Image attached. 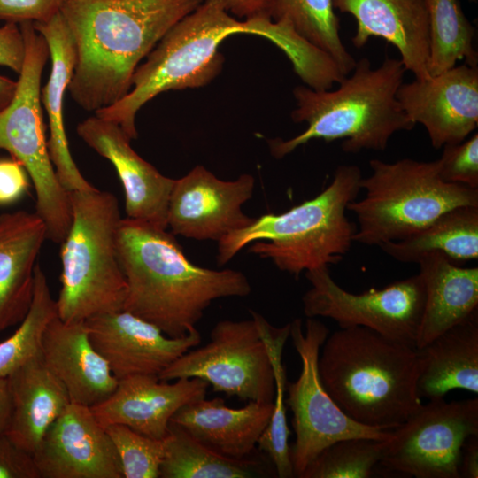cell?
<instances>
[{"mask_svg":"<svg viewBox=\"0 0 478 478\" xmlns=\"http://www.w3.org/2000/svg\"><path fill=\"white\" fill-rule=\"evenodd\" d=\"M271 18L283 22L302 39L329 56L347 76L356 60L340 36V19L332 0H272Z\"/></svg>","mask_w":478,"mask_h":478,"instance_id":"30","label":"cell"},{"mask_svg":"<svg viewBox=\"0 0 478 478\" xmlns=\"http://www.w3.org/2000/svg\"><path fill=\"white\" fill-rule=\"evenodd\" d=\"M385 442L366 437L337 441L322 450L300 478H369L381 461Z\"/></svg>","mask_w":478,"mask_h":478,"instance_id":"34","label":"cell"},{"mask_svg":"<svg viewBox=\"0 0 478 478\" xmlns=\"http://www.w3.org/2000/svg\"><path fill=\"white\" fill-rule=\"evenodd\" d=\"M46 227L36 212L0 215V334L26 317L34 294L35 268Z\"/></svg>","mask_w":478,"mask_h":478,"instance_id":"22","label":"cell"},{"mask_svg":"<svg viewBox=\"0 0 478 478\" xmlns=\"http://www.w3.org/2000/svg\"><path fill=\"white\" fill-rule=\"evenodd\" d=\"M254 188L251 174L223 181L203 166H197L174 181L167 227L175 235L218 243L253 221L254 218L244 214L242 207L252 197Z\"/></svg>","mask_w":478,"mask_h":478,"instance_id":"14","label":"cell"},{"mask_svg":"<svg viewBox=\"0 0 478 478\" xmlns=\"http://www.w3.org/2000/svg\"><path fill=\"white\" fill-rule=\"evenodd\" d=\"M437 162L443 181L478 189V134L461 143L444 145Z\"/></svg>","mask_w":478,"mask_h":478,"instance_id":"36","label":"cell"},{"mask_svg":"<svg viewBox=\"0 0 478 478\" xmlns=\"http://www.w3.org/2000/svg\"><path fill=\"white\" fill-rule=\"evenodd\" d=\"M12 412L5 434L33 456L50 426L71 403L39 354L7 377Z\"/></svg>","mask_w":478,"mask_h":478,"instance_id":"25","label":"cell"},{"mask_svg":"<svg viewBox=\"0 0 478 478\" xmlns=\"http://www.w3.org/2000/svg\"><path fill=\"white\" fill-rule=\"evenodd\" d=\"M425 303L415 342L420 349L478 310V268L461 267L441 253L421 258Z\"/></svg>","mask_w":478,"mask_h":478,"instance_id":"27","label":"cell"},{"mask_svg":"<svg viewBox=\"0 0 478 478\" xmlns=\"http://www.w3.org/2000/svg\"><path fill=\"white\" fill-rule=\"evenodd\" d=\"M0 478H40L33 456L0 435Z\"/></svg>","mask_w":478,"mask_h":478,"instance_id":"38","label":"cell"},{"mask_svg":"<svg viewBox=\"0 0 478 478\" xmlns=\"http://www.w3.org/2000/svg\"><path fill=\"white\" fill-rule=\"evenodd\" d=\"M328 328L316 318L290 322L293 345L301 360L298 378L289 383L286 405L290 408L296 435L289 446L294 476L299 477L317 455L330 444L343 439L366 437L387 440L391 430L360 424L335 404L324 389L318 372L320 351L328 335Z\"/></svg>","mask_w":478,"mask_h":478,"instance_id":"10","label":"cell"},{"mask_svg":"<svg viewBox=\"0 0 478 478\" xmlns=\"http://www.w3.org/2000/svg\"><path fill=\"white\" fill-rule=\"evenodd\" d=\"M396 97L408 118L426 128L433 148L461 143L478 125V67L464 63L403 82Z\"/></svg>","mask_w":478,"mask_h":478,"instance_id":"15","label":"cell"},{"mask_svg":"<svg viewBox=\"0 0 478 478\" xmlns=\"http://www.w3.org/2000/svg\"><path fill=\"white\" fill-rule=\"evenodd\" d=\"M417 350V390L429 400L454 389L478 393V310Z\"/></svg>","mask_w":478,"mask_h":478,"instance_id":"26","label":"cell"},{"mask_svg":"<svg viewBox=\"0 0 478 478\" xmlns=\"http://www.w3.org/2000/svg\"><path fill=\"white\" fill-rule=\"evenodd\" d=\"M361 178L358 166H339L329 185L314 197L281 214L254 218L247 227L220 240L218 264H227L249 244L250 252L296 277L340 262L357 230L345 212L360 190Z\"/></svg>","mask_w":478,"mask_h":478,"instance_id":"6","label":"cell"},{"mask_svg":"<svg viewBox=\"0 0 478 478\" xmlns=\"http://www.w3.org/2000/svg\"><path fill=\"white\" fill-rule=\"evenodd\" d=\"M352 71L334 90L307 86L293 89L297 107L291 118L297 123L306 122L307 127L290 139L268 140L275 158H284L313 139H343L342 150L346 153L384 150L395 133L414 127L396 97L406 72L400 58L386 57L374 69L370 60L362 58Z\"/></svg>","mask_w":478,"mask_h":478,"instance_id":"5","label":"cell"},{"mask_svg":"<svg viewBox=\"0 0 478 478\" xmlns=\"http://www.w3.org/2000/svg\"><path fill=\"white\" fill-rule=\"evenodd\" d=\"M254 313L269 351L275 386L273 412L257 449L270 459L277 477L290 478L294 477V473L289 455V429L285 403L286 374L282 363V351L289 337L290 323L281 328L274 327L261 314Z\"/></svg>","mask_w":478,"mask_h":478,"instance_id":"32","label":"cell"},{"mask_svg":"<svg viewBox=\"0 0 478 478\" xmlns=\"http://www.w3.org/2000/svg\"><path fill=\"white\" fill-rule=\"evenodd\" d=\"M335 9L351 14L357 29L352 44L363 48L374 36L397 49L406 71L427 80L429 26L425 0H332Z\"/></svg>","mask_w":478,"mask_h":478,"instance_id":"20","label":"cell"},{"mask_svg":"<svg viewBox=\"0 0 478 478\" xmlns=\"http://www.w3.org/2000/svg\"><path fill=\"white\" fill-rule=\"evenodd\" d=\"M276 476L270 459L258 449L249 457L220 454L170 421L165 437L160 478H252Z\"/></svg>","mask_w":478,"mask_h":478,"instance_id":"28","label":"cell"},{"mask_svg":"<svg viewBox=\"0 0 478 478\" xmlns=\"http://www.w3.org/2000/svg\"><path fill=\"white\" fill-rule=\"evenodd\" d=\"M403 263H418L430 253H441L461 266L478 258V206L462 205L441 214L420 231L379 246Z\"/></svg>","mask_w":478,"mask_h":478,"instance_id":"29","label":"cell"},{"mask_svg":"<svg viewBox=\"0 0 478 478\" xmlns=\"http://www.w3.org/2000/svg\"><path fill=\"white\" fill-rule=\"evenodd\" d=\"M19 27L25 58L14 96L0 112V150L9 152L26 169L36 195L35 212L45 225L47 239L61 243L72 223V206L70 192L58 179L45 137L41 78L50 50L31 22Z\"/></svg>","mask_w":478,"mask_h":478,"instance_id":"9","label":"cell"},{"mask_svg":"<svg viewBox=\"0 0 478 478\" xmlns=\"http://www.w3.org/2000/svg\"><path fill=\"white\" fill-rule=\"evenodd\" d=\"M172 382L155 375L120 379L112 395L90 409L104 428L121 424L147 436L164 439L175 412L183 405L205 397L209 387L199 378Z\"/></svg>","mask_w":478,"mask_h":478,"instance_id":"19","label":"cell"},{"mask_svg":"<svg viewBox=\"0 0 478 478\" xmlns=\"http://www.w3.org/2000/svg\"><path fill=\"white\" fill-rule=\"evenodd\" d=\"M29 176L13 158H0V205L18 201L27 190Z\"/></svg>","mask_w":478,"mask_h":478,"instance_id":"39","label":"cell"},{"mask_svg":"<svg viewBox=\"0 0 478 478\" xmlns=\"http://www.w3.org/2000/svg\"><path fill=\"white\" fill-rule=\"evenodd\" d=\"M12 412L7 378L0 379V435L6 432Z\"/></svg>","mask_w":478,"mask_h":478,"instance_id":"43","label":"cell"},{"mask_svg":"<svg viewBox=\"0 0 478 478\" xmlns=\"http://www.w3.org/2000/svg\"><path fill=\"white\" fill-rule=\"evenodd\" d=\"M40 478H123L115 446L90 407L70 403L33 454Z\"/></svg>","mask_w":478,"mask_h":478,"instance_id":"16","label":"cell"},{"mask_svg":"<svg viewBox=\"0 0 478 478\" xmlns=\"http://www.w3.org/2000/svg\"><path fill=\"white\" fill-rule=\"evenodd\" d=\"M369 166L371 175L359 181L365 197L347 205L358 223L353 242L380 246L402 240L452 208L478 206V189L443 181L437 159L374 158Z\"/></svg>","mask_w":478,"mask_h":478,"instance_id":"8","label":"cell"},{"mask_svg":"<svg viewBox=\"0 0 478 478\" xmlns=\"http://www.w3.org/2000/svg\"><path fill=\"white\" fill-rule=\"evenodd\" d=\"M321 383L353 420L391 430L422 405L414 346L364 327L328 335L318 358Z\"/></svg>","mask_w":478,"mask_h":478,"instance_id":"4","label":"cell"},{"mask_svg":"<svg viewBox=\"0 0 478 478\" xmlns=\"http://www.w3.org/2000/svg\"><path fill=\"white\" fill-rule=\"evenodd\" d=\"M173 235L166 229L125 218L116 243L127 286L123 310L175 338L195 331L213 301L246 297L251 287L240 271L193 264Z\"/></svg>","mask_w":478,"mask_h":478,"instance_id":"2","label":"cell"},{"mask_svg":"<svg viewBox=\"0 0 478 478\" xmlns=\"http://www.w3.org/2000/svg\"><path fill=\"white\" fill-rule=\"evenodd\" d=\"M478 435V398L429 400L391 429L378 466L415 478H459L461 447Z\"/></svg>","mask_w":478,"mask_h":478,"instance_id":"13","label":"cell"},{"mask_svg":"<svg viewBox=\"0 0 478 478\" xmlns=\"http://www.w3.org/2000/svg\"><path fill=\"white\" fill-rule=\"evenodd\" d=\"M40 355L71 403L92 407L117 387L119 380L92 345L84 321L67 323L55 316L43 333Z\"/></svg>","mask_w":478,"mask_h":478,"instance_id":"21","label":"cell"},{"mask_svg":"<svg viewBox=\"0 0 478 478\" xmlns=\"http://www.w3.org/2000/svg\"><path fill=\"white\" fill-rule=\"evenodd\" d=\"M203 0H66L60 13L76 63L67 90L88 112L111 106L131 89L140 62Z\"/></svg>","mask_w":478,"mask_h":478,"instance_id":"1","label":"cell"},{"mask_svg":"<svg viewBox=\"0 0 478 478\" xmlns=\"http://www.w3.org/2000/svg\"><path fill=\"white\" fill-rule=\"evenodd\" d=\"M72 223L61 243L58 318L82 322L122 311L127 286L117 253L121 220L116 197L97 189L71 191Z\"/></svg>","mask_w":478,"mask_h":478,"instance_id":"7","label":"cell"},{"mask_svg":"<svg viewBox=\"0 0 478 478\" xmlns=\"http://www.w3.org/2000/svg\"><path fill=\"white\" fill-rule=\"evenodd\" d=\"M305 276L311 283L302 297L307 318H329L340 328H367L415 347L425 303L420 274L361 294L340 287L326 266L306 271Z\"/></svg>","mask_w":478,"mask_h":478,"instance_id":"12","label":"cell"},{"mask_svg":"<svg viewBox=\"0 0 478 478\" xmlns=\"http://www.w3.org/2000/svg\"><path fill=\"white\" fill-rule=\"evenodd\" d=\"M77 134L114 166L125 192L127 218L167 229L168 204L175 180L142 158L116 123L95 115L77 126Z\"/></svg>","mask_w":478,"mask_h":478,"instance_id":"18","label":"cell"},{"mask_svg":"<svg viewBox=\"0 0 478 478\" xmlns=\"http://www.w3.org/2000/svg\"><path fill=\"white\" fill-rule=\"evenodd\" d=\"M56 300L51 297L47 277L39 265L35 268V286L29 310L18 329L0 343V379L40 353L43 333L57 316Z\"/></svg>","mask_w":478,"mask_h":478,"instance_id":"33","label":"cell"},{"mask_svg":"<svg viewBox=\"0 0 478 478\" xmlns=\"http://www.w3.org/2000/svg\"><path fill=\"white\" fill-rule=\"evenodd\" d=\"M66 0H0V20L18 25L50 20Z\"/></svg>","mask_w":478,"mask_h":478,"instance_id":"37","label":"cell"},{"mask_svg":"<svg viewBox=\"0 0 478 478\" xmlns=\"http://www.w3.org/2000/svg\"><path fill=\"white\" fill-rule=\"evenodd\" d=\"M25 58V43L19 25L5 22L0 27V66L18 74Z\"/></svg>","mask_w":478,"mask_h":478,"instance_id":"40","label":"cell"},{"mask_svg":"<svg viewBox=\"0 0 478 478\" xmlns=\"http://www.w3.org/2000/svg\"><path fill=\"white\" fill-rule=\"evenodd\" d=\"M17 89V81L0 74V112L12 101Z\"/></svg>","mask_w":478,"mask_h":478,"instance_id":"44","label":"cell"},{"mask_svg":"<svg viewBox=\"0 0 478 478\" xmlns=\"http://www.w3.org/2000/svg\"><path fill=\"white\" fill-rule=\"evenodd\" d=\"M261 35L280 48L289 59L297 58L304 41L287 24L262 18L237 20L223 0H204L173 25L133 73L129 92L95 115L118 124L131 139L137 138L135 116L158 94L203 87L221 71L222 41L234 34Z\"/></svg>","mask_w":478,"mask_h":478,"instance_id":"3","label":"cell"},{"mask_svg":"<svg viewBox=\"0 0 478 478\" xmlns=\"http://www.w3.org/2000/svg\"><path fill=\"white\" fill-rule=\"evenodd\" d=\"M32 24L46 40L51 61L48 82L41 89L50 128L47 146L50 160L59 182L67 191L94 189L72 158L64 127V95L76 63L73 37L60 12L46 22Z\"/></svg>","mask_w":478,"mask_h":478,"instance_id":"23","label":"cell"},{"mask_svg":"<svg viewBox=\"0 0 478 478\" xmlns=\"http://www.w3.org/2000/svg\"><path fill=\"white\" fill-rule=\"evenodd\" d=\"M429 26V75L436 76L465 59L477 66L474 47V27L464 14L459 0H425Z\"/></svg>","mask_w":478,"mask_h":478,"instance_id":"31","label":"cell"},{"mask_svg":"<svg viewBox=\"0 0 478 478\" xmlns=\"http://www.w3.org/2000/svg\"><path fill=\"white\" fill-rule=\"evenodd\" d=\"M459 474V478L478 477V435L469 436L463 443Z\"/></svg>","mask_w":478,"mask_h":478,"instance_id":"42","label":"cell"},{"mask_svg":"<svg viewBox=\"0 0 478 478\" xmlns=\"http://www.w3.org/2000/svg\"><path fill=\"white\" fill-rule=\"evenodd\" d=\"M273 408V403L254 401L241 408H230L220 397H204L183 405L171 421L212 451L242 459L257 451Z\"/></svg>","mask_w":478,"mask_h":478,"instance_id":"24","label":"cell"},{"mask_svg":"<svg viewBox=\"0 0 478 478\" xmlns=\"http://www.w3.org/2000/svg\"><path fill=\"white\" fill-rule=\"evenodd\" d=\"M105 429L118 452L123 478H158L165 438L155 439L121 424Z\"/></svg>","mask_w":478,"mask_h":478,"instance_id":"35","label":"cell"},{"mask_svg":"<svg viewBox=\"0 0 478 478\" xmlns=\"http://www.w3.org/2000/svg\"><path fill=\"white\" fill-rule=\"evenodd\" d=\"M89 340L118 379L155 375L201 343L197 329L170 337L127 311L102 313L85 321Z\"/></svg>","mask_w":478,"mask_h":478,"instance_id":"17","label":"cell"},{"mask_svg":"<svg viewBox=\"0 0 478 478\" xmlns=\"http://www.w3.org/2000/svg\"><path fill=\"white\" fill-rule=\"evenodd\" d=\"M250 313L251 320L219 321L205 345L186 351L159 374V380L199 378L214 392L273 403L275 386L269 351L254 311Z\"/></svg>","mask_w":478,"mask_h":478,"instance_id":"11","label":"cell"},{"mask_svg":"<svg viewBox=\"0 0 478 478\" xmlns=\"http://www.w3.org/2000/svg\"><path fill=\"white\" fill-rule=\"evenodd\" d=\"M227 10L246 19L271 18L272 0H223Z\"/></svg>","mask_w":478,"mask_h":478,"instance_id":"41","label":"cell"}]
</instances>
